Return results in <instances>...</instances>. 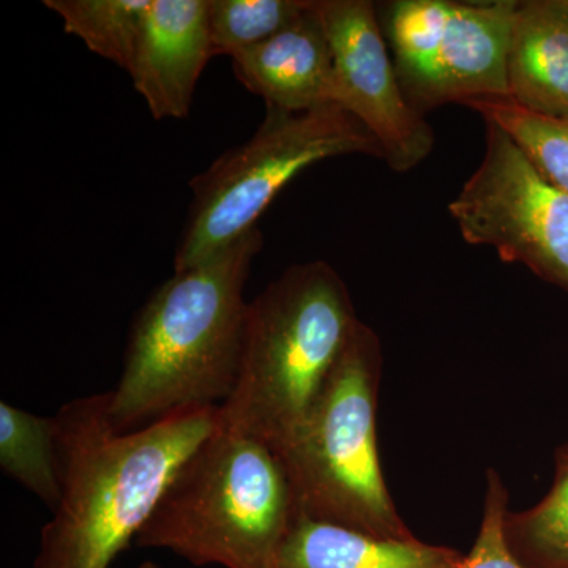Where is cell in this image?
<instances>
[{
    "instance_id": "cell-1",
    "label": "cell",
    "mask_w": 568,
    "mask_h": 568,
    "mask_svg": "<svg viewBox=\"0 0 568 568\" xmlns=\"http://www.w3.org/2000/svg\"><path fill=\"white\" fill-rule=\"evenodd\" d=\"M62 496L41 529L33 568H111L136 541L178 470L220 424V406L182 410L115 433L106 394L71 399L54 416Z\"/></svg>"
},
{
    "instance_id": "cell-2",
    "label": "cell",
    "mask_w": 568,
    "mask_h": 568,
    "mask_svg": "<svg viewBox=\"0 0 568 568\" xmlns=\"http://www.w3.org/2000/svg\"><path fill=\"white\" fill-rule=\"evenodd\" d=\"M261 250L257 226L156 287L134 320L121 379L108 392L115 433L227 402L244 355L245 284Z\"/></svg>"
},
{
    "instance_id": "cell-3",
    "label": "cell",
    "mask_w": 568,
    "mask_h": 568,
    "mask_svg": "<svg viewBox=\"0 0 568 568\" xmlns=\"http://www.w3.org/2000/svg\"><path fill=\"white\" fill-rule=\"evenodd\" d=\"M358 323L349 290L331 264L308 261L284 271L248 304L241 372L220 422L282 450Z\"/></svg>"
},
{
    "instance_id": "cell-4",
    "label": "cell",
    "mask_w": 568,
    "mask_h": 568,
    "mask_svg": "<svg viewBox=\"0 0 568 568\" xmlns=\"http://www.w3.org/2000/svg\"><path fill=\"white\" fill-rule=\"evenodd\" d=\"M297 518L275 448L220 422L168 485L136 545L197 567L271 568Z\"/></svg>"
},
{
    "instance_id": "cell-5",
    "label": "cell",
    "mask_w": 568,
    "mask_h": 568,
    "mask_svg": "<svg viewBox=\"0 0 568 568\" xmlns=\"http://www.w3.org/2000/svg\"><path fill=\"white\" fill-rule=\"evenodd\" d=\"M383 347L358 323L282 457L298 517L387 540L416 538L396 510L377 448Z\"/></svg>"
},
{
    "instance_id": "cell-6",
    "label": "cell",
    "mask_w": 568,
    "mask_h": 568,
    "mask_svg": "<svg viewBox=\"0 0 568 568\" xmlns=\"http://www.w3.org/2000/svg\"><path fill=\"white\" fill-rule=\"evenodd\" d=\"M354 153L384 160L376 138L338 104L302 112L267 108L252 140L190 182L193 203L174 272L204 263L257 227L265 209L306 168Z\"/></svg>"
},
{
    "instance_id": "cell-7",
    "label": "cell",
    "mask_w": 568,
    "mask_h": 568,
    "mask_svg": "<svg viewBox=\"0 0 568 568\" xmlns=\"http://www.w3.org/2000/svg\"><path fill=\"white\" fill-rule=\"evenodd\" d=\"M517 0H396L387 37L406 99L418 112L508 97L507 54Z\"/></svg>"
},
{
    "instance_id": "cell-8",
    "label": "cell",
    "mask_w": 568,
    "mask_h": 568,
    "mask_svg": "<svg viewBox=\"0 0 568 568\" xmlns=\"http://www.w3.org/2000/svg\"><path fill=\"white\" fill-rule=\"evenodd\" d=\"M480 164L448 204L470 245L495 248L568 291V193L549 182L517 141L485 121Z\"/></svg>"
},
{
    "instance_id": "cell-9",
    "label": "cell",
    "mask_w": 568,
    "mask_h": 568,
    "mask_svg": "<svg viewBox=\"0 0 568 568\" xmlns=\"http://www.w3.org/2000/svg\"><path fill=\"white\" fill-rule=\"evenodd\" d=\"M334 58L335 104L364 123L395 173L428 159L435 132L406 99L368 0H316Z\"/></svg>"
},
{
    "instance_id": "cell-10",
    "label": "cell",
    "mask_w": 568,
    "mask_h": 568,
    "mask_svg": "<svg viewBox=\"0 0 568 568\" xmlns=\"http://www.w3.org/2000/svg\"><path fill=\"white\" fill-rule=\"evenodd\" d=\"M213 58L207 0H152L129 74L153 119H185Z\"/></svg>"
},
{
    "instance_id": "cell-11",
    "label": "cell",
    "mask_w": 568,
    "mask_h": 568,
    "mask_svg": "<svg viewBox=\"0 0 568 568\" xmlns=\"http://www.w3.org/2000/svg\"><path fill=\"white\" fill-rule=\"evenodd\" d=\"M231 61L237 81L267 108L302 112L335 104L334 58L316 0L293 24Z\"/></svg>"
},
{
    "instance_id": "cell-12",
    "label": "cell",
    "mask_w": 568,
    "mask_h": 568,
    "mask_svg": "<svg viewBox=\"0 0 568 568\" xmlns=\"http://www.w3.org/2000/svg\"><path fill=\"white\" fill-rule=\"evenodd\" d=\"M508 99L534 114L568 122L566 0L518 2L507 54Z\"/></svg>"
},
{
    "instance_id": "cell-13",
    "label": "cell",
    "mask_w": 568,
    "mask_h": 568,
    "mask_svg": "<svg viewBox=\"0 0 568 568\" xmlns=\"http://www.w3.org/2000/svg\"><path fill=\"white\" fill-rule=\"evenodd\" d=\"M457 549L413 540H387L298 517L271 568H458Z\"/></svg>"
},
{
    "instance_id": "cell-14",
    "label": "cell",
    "mask_w": 568,
    "mask_h": 568,
    "mask_svg": "<svg viewBox=\"0 0 568 568\" xmlns=\"http://www.w3.org/2000/svg\"><path fill=\"white\" fill-rule=\"evenodd\" d=\"M0 467L54 511L62 496L54 417L0 403Z\"/></svg>"
},
{
    "instance_id": "cell-15",
    "label": "cell",
    "mask_w": 568,
    "mask_h": 568,
    "mask_svg": "<svg viewBox=\"0 0 568 568\" xmlns=\"http://www.w3.org/2000/svg\"><path fill=\"white\" fill-rule=\"evenodd\" d=\"M63 29L129 73L152 0H44Z\"/></svg>"
},
{
    "instance_id": "cell-16",
    "label": "cell",
    "mask_w": 568,
    "mask_h": 568,
    "mask_svg": "<svg viewBox=\"0 0 568 568\" xmlns=\"http://www.w3.org/2000/svg\"><path fill=\"white\" fill-rule=\"evenodd\" d=\"M547 496L523 511H507L511 551L528 568H568V444L556 450Z\"/></svg>"
},
{
    "instance_id": "cell-17",
    "label": "cell",
    "mask_w": 568,
    "mask_h": 568,
    "mask_svg": "<svg viewBox=\"0 0 568 568\" xmlns=\"http://www.w3.org/2000/svg\"><path fill=\"white\" fill-rule=\"evenodd\" d=\"M465 106L506 130L538 171L568 193V122L534 114L508 97L470 100Z\"/></svg>"
},
{
    "instance_id": "cell-18",
    "label": "cell",
    "mask_w": 568,
    "mask_h": 568,
    "mask_svg": "<svg viewBox=\"0 0 568 568\" xmlns=\"http://www.w3.org/2000/svg\"><path fill=\"white\" fill-rule=\"evenodd\" d=\"M312 0H207L213 54L233 59L293 24Z\"/></svg>"
},
{
    "instance_id": "cell-19",
    "label": "cell",
    "mask_w": 568,
    "mask_h": 568,
    "mask_svg": "<svg viewBox=\"0 0 568 568\" xmlns=\"http://www.w3.org/2000/svg\"><path fill=\"white\" fill-rule=\"evenodd\" d=\"M508 491L495 469L487 473L484 518L476 541L458 568H528L511 551L506 536Z\"/></svg>"
},
{
    "instance_id": "cell-20",
    "label": "cell",
    "mask_w": 568,
    "mask_h": 568,
    "mask_svg": "<svg viewBox=\"0 0 568 568\" xmlns=\"http://www.w3.org/2000/svg\"><path fill=\"white\" fill-rule=\"evenodd\" d=\"M138 568H160V567L156 566L155 562H152V560H144V562H142L141 566Z\"/></svg>"
},
{
    "instance_id": "cell-21",
    "label": "cell",
    "mask_w": 568,
    "mask_h": 568,
    "mask_svg": "<svg viewBox=\"0 0 568 568\" xmlns=\"http://www.w3.org/2000/svg\"><path fill=\"white\" fill-rule=\"evenodd\" d=\"M566 2H567V0H566ZM567 6H568V3H567Z\"/></svg>"
},
{
    "instance_id": "cell-22",
    "label": "cell",
    "mask_w": 568,
    "mask_h": 568,
    "mask_svg": "<svg viewBox=\"0 0 568 568\" xmlns=\"http://www.w3.org/2000/svg\"><path fill=\"white\" fill-rule=\"evenodd\" d=\"M567 3H568V0H567Z\"/></svg>"
}]
</instances>
